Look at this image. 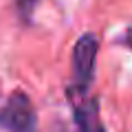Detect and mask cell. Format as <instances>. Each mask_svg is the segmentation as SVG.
<instances>
[{
    "instance_id": "277c9868",
    "label": "cell",
    "mask_w": 132,
    "mask_h": 132,
    "mask_svg": "<svg viewBox=\"0 0 132 132\" xmlns=\"http://www.w3.org/2000/svg\"><path fill=\"white\" fill-rule=\"evenodd\" d=\"M35 5H38V0H18V11L24 18H29L33 13V9H35Z\"/></svg>"
},
{
    "instance_id": "5b68a950",
    "label": "cell",
    "mask_w": 132,
    "mask_h": 132,
    "mask_svg": "<svg viewBox=\"0 0 132 132\" xmlns=\"http://www.w3.org/2000/svg\"><path fill=\"white\" fill-rule=\"evenodd\" d=\"M130 42H132V31H130Z\"/></svg>"
},
{
    "instance_id": "3957f363",
    "label": "cell",
    "mask_w": 132,
    "mask_h": 132,
    "mask_svg": "<svg viewBox=\"0 0 132 132\" xmlns=\"http://www.w3.org/2000/svg\"><path fill=\"white\" fill-rule=\"evenodd\" d=\"M75 123L79 132H104L95 99H86V101H79L75 106Z\"/></svg>"
},
{
    "instance_id": "7a4b0ae2",
    "label": "cell",
    "mask_w": 132,
    "mask_h": 132,
    "mask_svg": "<svg viewBox=\"0 0 132 132\" xmlns=\"http://www.w3.org/2000/svg\"><path fill=\"white\" fill-rule=\"evenodd\" d=\"M95 60H97V38L84 35L75 44L73 51V73H75V88L84 93L90 86L95 75Z\"/></svg>"
},
{
    "instance_id": "6da1fadb",
    "label": "cell",
    "mask_w": 132,
    "mask_h": 132,
    "mask_svg": "<svg viewBox=\"0 0 132 132\" xmlns=\"http://www.w3.org/2000/svg\"><path fill=\"white\" fill-rule=\"evenodd\" d=\"M0 128L7 132H35V110L24 93H13L0 110Z\"/></svg>"
}]
</instances>
